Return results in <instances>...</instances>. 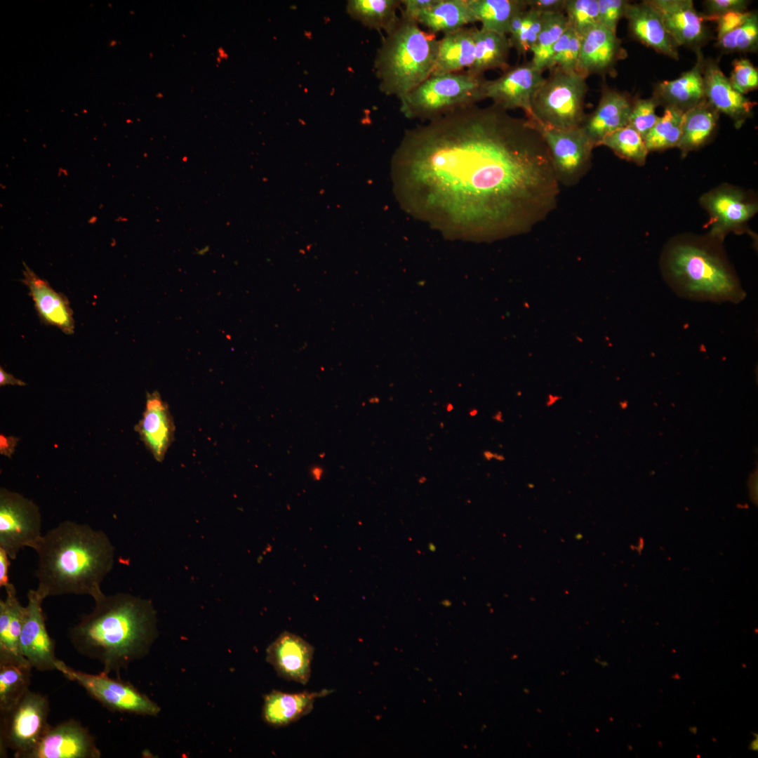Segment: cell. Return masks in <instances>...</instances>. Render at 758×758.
Returning <instances> with one entry per match:
<instances>
[{"label": "cell", "mask_w": 758, "mask_h": 758, "mask_svg": "<svg viewBox=\"0 0 758 758\" xmlns=\"http://www.w3.org/2000/svg\"><path fill=\"white\" fill-rule=\"evenodd\" d=\"M401 5V0H350L347 12L364 26L387 33L398 21L397 10Z\"/></svg>", "instance_id": "cell-32"}, {"label": "cell", "mask_w": 758, "mask_h": 758, "mask_svg": "<svg viewBox=\"0 0 758 758\" xmlns=\"http://www.w3.org/2000/svg\"><path fill=\"white\" fill-rule=\"evenodd\" d=\"M38 556L39 594L104 595L101 584L114 562V547L102 530L64 521L42 535L33 549Z\"/></svg>", "instance_id": "cell-2"}, {"label": "cell", "mask_w": 758, "mask_h": 758, "mask_svg": "<svg viewBox=\"0 0 758 758\" xmlns=\"http://www.w3.org/2000/svg\"><path fill=\"white\" fill-rule=\"evenodd\" d=\"M437 0H401L404 8L401 12L405 18L418 22L420 15L430 7Z\"/></svg>", "instance_id": "cell-46"}, {"label": "cell", "mask_w": 758, "mask_h": 758, "mask_svg": "<svg viewBox=\"0 0 758 758\" xmlns=\"http://www.w3.org/2000/svg\"><path fill=\"white\" fill-rule=\"evenodd\" d=\"M660 105L655 96L646 99H636L629 117L628 126L634 129L643 138L657 122L659 117L656 109Z\"/></svg>", "instance_id": "cell-40"}, {"label": "cell", "mask_w": 758, "mask_h": 758, "mask_svg": "<svg viewBox=\"0 0 758 758\" xmlns=\"http://www.w3.org/2000/svg\"><path fill=\"white\" fill-rule=\"evenodd\" d=\"M750 1L746 0H707L704 1L705 9L707 12L702 15L703 20H711L712 18L722 14L738 11H747Z\"/></svg>", "instance_id": "cell-44"}, {"label": "cell", "mask_w": 758, "mask_h": 758, "mask_svg": "<svg viewBox=\"0 0 758 758\" xmlns=\"http://www.w3.org/2000/svg\"><path fill=\"white\" fill-rule=\"evenodd\" d=\"M46 696L29 690L10 710L0 712V757L8 750L15 758H25L49 727Z\"/></svg>", "instance_id": "cell-8"}, {"label": "cell", "mask_w": 758, "mask_h": 758, "mask_svg": "<svg viewBox=\"0 0 758 758\" xmlns=\"http://www.w3.org/2000/svg\"><path fill=\"white\" fill-rule=\"evenodd\" d=\"M750 748H752V750H757V739H756V740H754L753 741V743H752V745H751V746H750Z\"/></svg>", "instance_id": "cell-51"}, {"label": "cell", "mask_w": 758, "mask_h": 758, "mask_svg": "<svg viewBox=\"0 0 758 758\" xmlns=\"http://www.w3.org/2000/svg\"><path fill=\"white\" fill-rule=\"evenodd\" d=\"M719 113L706 98L683 114L677 147L683 156L703 146L712 135Z\"/></svg>", "instance_id": "cell-28"}, {"label": "cell", "mask_w": 758, "mask_h": 758, "mask_svg": "<svg viewBox=\"0 0 758 758\" xmlns=\"http://www.w3.org/2000/svg\"><path fill=\"white\" fill-rule=\"evenodd\" d=\"M538 88L531 100L533 122L558 128L581 126L586 118L584 105L587 84L580 72H566L557 67Z\"/></svg>", "instance_id": "cell-7"}, {"label": "cell", "mask_w": 758, "mask_h": 758, "mask_svg": "<svg viewBox=\"0 0 758 758\" xmlns=\"http://www.w3.org/2000/svg\"><path fill=\"white\" fill-rule=\"evenodd\" d=\"M475 19L481 28L508 34L514 16L528 8L526 0H467Z\"/></svg>", "instance_id": "cell-31"}, {"label": "cell", "mask_w": 758, "mask_h": 758, "mask_svg": "<svg viewBox=\"0 0 758 758\" xmlns=\"http://www.w3.org/2000/svg\"><path fill=\"white\" fill-rule=\"evenodd\" d=\"M55 667L109 710L149 716H155L160 711L155 703L119 678L112 679L103 672L93 674L76 670L58 659Z\"/></svg>", "instance_id": "cell-10"}, {"label": "cell", "mask_w": 758, "mask_h": 758, "mask_svg": "<svg viewBox=\"0 0 758 758\" xmlns=\"http://www.w3.org/2000/svg\"><path fill=\"white\" fill-rule=\"evenodd\" d=\"M568 27L564 12L543 14L542 28L531 50L533 53L531 62L540 71L551 68L553 47Z\"/></svg>", "instance_id": "cell-34"}, {"label": "cell", "mask_w": 758, "mask_h": 758, "mask_svg": "<svg viewBox=\"0 0 758 758\" xmlns=\"http://www.w3.org/2000/svg\"><path fill=\"white\" fill-rule=\"evenodd\" d=\"M101 753L88 730L69 719L47 729L25 758H99Z\"/></svg>", "instance_id": "cell-13"}, {"label": "cell", "mask_w": 758, "mask_h": 758, "mask_svg": "<svg viewBox=\"0 0 758 758\" xmlns=\"http://www.w3.org/2000/svg\"><path fill=\"white\" fill-rule=\"evenodd\" d=\"M729 79L738 92L745 95L758 87L757 68L747 58L736 59Z\"/></svg>", "instance_id": "cell-42"}, {"label": "cell", "mask_w": 758, "mask_h": 758, "mask_svg": "<svg viewBox=\"0 0 758 758\" xmlns=\"http://www.w3.org/2000/svg\"><path fill=\"white\" fill-rule=\"evenodd\" d=\"M475 22L467 0H437L418 20V25L435 35L447 34Z\"/></svg>", "instance_id": "cell-29"}, {"label": "cell", "mask_w": 758, "mask_h": 758, "mask_svg": "<svg viewBox=\"0 0 758 758\" xmlns=\"http://www.w3.org/2000/svg\"><path fill=\"white\" fill-rule=\"evenodd\" d=\"M703 77L707 100L719 112L729 117L738 128L753 114L757 102L738 92L715 60L704 59Z\"/></svg>", "instance_id": "cell-17"}, {"label": "cell", "mask_w": 758, "mask_h": 758, "mask_svg": "<svg viewBox=\"0 0 758 758\" xmlns=\"http://www.w3.org/2000/svg\"><path fill=\"white\" fill-rule=\"evenodd\" d=\"M564 13L568 25L580 36L599 24L598 0H566Z\"/></svg>", "instance_id": "cell-39"}, {"label": "cell", "mask_w": 758, "mask_h": 758, "mask_svg": "<svg viewBox=\"0 0 758 758\" xmlns=\"http://www.w3.org/2000/svg\"><path fill=\"white\" fill-rule=\"evenodd\" d=\"M394 165L406 210L448 237L526 233L557 206L560 184L540 131L493 104L406 131Z\"/></svg>", "instance_id": "cell-1"}, {"label": "cell", "mask_w": 758, "mask_h": 758, "mask_svg": "<svg viewBox=\"0 0 758 758\" xmlns=\"http://www.w3.org/2000/svg\"><path fill=\"white\" fill-rule=\"evenodd\" d=\"M331 692L330 690L324 689L318 692L291 693L274 690L265 696L263 719L273 726H287L309 714L313 709L315 700Z\"/></svg>", "instance_id": "cell-25"}, {"label": "cell", "mask_w": 758, "mask_h": 758, "mask_svg": "<svg viewBox=\"0 0 758 758\" xmlns=\"http://www.w3.org/2000/svg\"><path fill=\"white\" fill-rule=\"evenodd\" d=\"M6 597L0 600V663L26 660L21 653L20 638L25 617V606L16 597L15 586L5 587Z\"/></svg>", "instance_id": "cell-27"}, {"label": "cell", "mask_w": 758, "mask_h": 758, "mask_svg": "<svg viewBox=\"0 0 758 758\" xmlns=\"http://www.w3.org/2000/svg\"><path fill=\"white\" fill-rule=\"evenodd\" d=\"M314 651L300 636L284 632L267 649L266 658L281 677L306 684L311 676Z\"/></svg>", "instance_id": "cell-18"}, {"label": "cell", "mask_w": 758, "mask_h": 758, "mask_svg": "<svg viewBox=\"0 0 758 758\" xmlns=\"http://www.w3.org/2000/svg\"><path fill=\"white\" fill-rule=\"evenodd\" d=\"M628 2L625 0H598L599 24L616 34L618 23L624 17Z\"/></svg>", "instance_id": "cell-43"}, {"label": "cell", "mask_w": 758, "mask_h": 758, "mask_svg": "<svg viewBox=\"0 0 758 758\" xmlns=\"http://www.w3.org/2000/svg\"><path fill=\"white\" fill-rule=\"evenodd\" d=\"M533 123L545 142L559 184L568 187L579 182L591 167L595 147L582 126L558 128Z\"/></svg>", "instance_id": "cell-9"}, {"label": "cell", "mask_w": 758, "mask_h": 758, "mask_svg": "<svg viewBox=\"0 0 758 758\" xmlns=\"http://www.w3.org/2000/svg\"><path fill=\"white\" fill-rule=\"evenodd\" d=\"M135 430L155 460L162 462L173 441L175 425L167 404L157 391L147 393L142 418Z\"/></svg>", "instance_id": "cell-21"}, {"label": "cell", "mask_w": 758, "mask_h": 758, "mask_svg": "<svg viewBox=\"0 0 758 758\" xmlns=\"http://www.w3.org/2000/svg\"><path fill=\"white\" fill-rule=\"evenodd\" d=\"M752 11L728 12L711 19L717 24V39L742 25L751 15Z\"/></svg>", "instance_id": "cell-45"}, {"label": "cell", "mask_w": 758, "mask_h": 758, "mask_svg": "<svg viewBox=\"0 0 758 758\" xmlns=\"http://www.w3.org/2000/svg\"><path fill=\"white\" fill-rule=\"evenodd\" d=\"M696 62L690 70L674 80H665L654 87L653 95L659 104L676 107L684 112L705 98L703 69L704 58L700 51Z\"/></svg>", "instance_id": "cell-24"}, {"label": "cell", "mask_w": 758, "mask_h": 758, "mask_svg": "<svg viewBox=\"0 0 758 758\" xmlns=\"http://www.w3.org/2000/svg\"><path fill=\"white\" fill-rule=\"evenodd\" d=\"M8 554L0 548V587H6L11 583L8 578L10 560Z\"/></svg>", "instance_id": "cell-49"}, {"label": "cell", "mask_w": 758, "mask_h": 758, "mask_svg": "<svg viewBox=\"0 0 758 758\" xmlns=\"http://www.w3.org/2000/svg\"><path fill=\"white\" fill-rule=\"evenodd\" d=\"M27 605L20 638V651L31 666L41 672L56 670L55 644L46 630L44 599L36 590L27 592Z\"/></svg>", "instance_id": "cell-14"}, {"label": "cell", "mask_w": 758, "mask_h": 758, "mask_svg": "<svg viewBox=\"0 0 758 758\" xmlns=\"http://www.w3.org/2000/svg\"><path fill=\"white\" fill-rule=\"evenodd\" d=\"M6 385L25 386L26 383L22 380L15 378L12 374L6 372L5 370L1 366L0 386L2 387Z\"/></svg>", "instance_id": "cell-50"}, {"label": "cell", "mask_w": 758, "mask_h": 758, "mask_svg": "<svg viewBox=\"0 0 758 758\" xmlns=\"http://www.w3.org/2000/svg\"><path fill=\"white\" fill-rule=\"evenodd\" d=\"M438 47L435 34L401 15L375 55L373 67L380 91L399 98L417 87L432 76Z\"/></svg>", "instance_id": "cell-4"}, {"label": "cell", "mask_w": 758, "mask_h": 758, "mask_svg": "<svg viewBox=\"0 0 758 758\" xmlns=\"http://www.w3.org/2000/svg\"><path fill=\"white\" fill-rule=\"evenodd\" d=\"M700 202L710 215V237L720 241L727 232L740 227L757 211L755 203L746 200L740 191L729 187L705 194Z\"/></svg>", "instance_id": "cell-16"}, {"label": "cell", "mask_w": 758, "mask_h": 758, "mask_svg": "<svg viewBox=\"0 0 758 758\" xmlns=\"http://www.w3.org/2000/svg\"><path fill=\"white\" fill-rule=\"evenodd\" d=\"M632 102L624 93L606 88L595 110L582 125L594 147L608 134L628 125Z\"/></svg>", "instance_id": "cell-23"}, {"label": "cell", "mask_w": 758, "mask_h": 758, "mask_svg": "<svg viewBox=\"0 0 758 758\" xmlns=\"http://www.w3.org/2000/svg\"><path fill=\"white\" fill-rule=\"evenodd\" d=\"M611 149L621 159L644 165L649 153L643 138L630 126L606 135L599 142Z\"/></svg>", "instance_id": "cell-36"}, {"label": "cell", "mask_w": 758, "mask_h": 758, "mask_svg": "<svg viewBox=\"0 0 758 758\" xmlns=\"http://www.w3.org/2000/svg\"><path fill=\"white\" fill-rule=\"evenodd\" d=\"M665 279L672 291L688 300L739 303L745 291L722 255L706 246L677 243L663 258Z\"/></svg>", "instance_id": "cell-5"}, {"label": "cell", "mask_w": 758, "mask_h": 758, "mask_svg": "<svg viewBox=\"0 0 758 758\" xmlns=\"http://www.w3.org/2000/svg\"><path fill=\"white\" fill-rule=\"evenodd\" d=\"M684 112L665 107L663 114L644 138L648 152L660 151L677 146L681 132Z\"/></svg>", "instance_id": "cell-35"}, {"label": "cell", "mask_w": 758, "mask_h": 758, "mask_svg": "<svg viewBox=\"0 0 758 758\" xmlns=\"http://www.w3.org/2000/svg\"><path fill=\"white\" fill-rule=\"evenodd\" d=\"M658 13L676 44L696 51L710 38L701 15L691 0H646Z\"/></svg>", "instance_id": "cell-15"}, {"label": "cell", "mask_w": 758, "mask_h": 758, "mask_svg": "<svg viewBox=\"0 0 758 758\" xmlns=\"http://www.w3.org/2000/svg\"><path fill=\"white\" fill-rule=\"evenodd\" d=\"M20 441L18 437L14 436H6L0 434V453L8 458H11L15 452V446Z\"/></svg>", "instance_id": "cell-48"}, {"label": "cell", "mask_w": 758, "mask_h": 758, "mask_svg": "<svg viewBox=\"0 0 758 758\" xmlns=\"http://www.w3.org/2000/svg\"><path fill=\"white\" fill-rule=\"evenodd\" d=\"M75 650L100 663L102 672L119 674L147 653L156 636L152 604L124 593L102 595L91 612L83 615L69 632Z\"/></svg>", "instance_id": "cell-3"}, {"label": "cell", "mask_w": 758, "mask_h": 758, "mask_svg": "<svg viewBox=\"0 0 758 758\" xmlns=\"http://www.w3.org/2000/svg\"><path fill=\"white\" fill-rule=\"evenodd\" d=\"M566 0H526L528 8L540 13L564 12Z\"/></svg>", "instance_id": "cell-47"}, {"label": "cell", "mask_w": 758, "mask_h": 758, "mask_svg": "<svg viewBox=\"0 0 758 758\" xmlns=\"http://www.w3.org/2000/svg\"><path fill=\"white\" fill-rule=\"evenodd\" d=\"M487 79L467 70L432 75L399 98L400 111L408 119L432 120L485 98Z\"/></svg>", "instance_id": "cell-6"}, {"label": "cell", "mask_w": 758, "mask_h": 758, "mask_svg": "<svg viewBox=\"0 0 758 758\" xmlns=\"http://www.w3.org/2000/svg\"><path fill=\"white\" fill-rule=\"evenodd\" d=\"M41 516L34 502L0 488V548L15 559L25 547L34 548L42 536Z\"/></svg>", "instance_id": "cell-11"}, {"label": "cell", "mask_w": 758, "mask_h": 758, "mask_svg": "<svg viewBox=\"0 0 758 758\" xmlns=\"http://www.w3.org/2000/svg\"><path fill=\"white\" fill-rule=\"evenodd\" d=\"M32 668L27 660L0 663V712L12 708L29 690Z\"/></svg>", "instance_id": "cell-33"}, {"label": "cell", "mask_w": 758, "mask_h": 758, "mask_svg": "<svg viewBox=\"0 0 758 758\" xmlns=\"http://www.w3.org/2000/svg\"><path fill=\"white\" fill-rule=\"evenodd\" d=\"M624 17L631 35L646 46L672 59H679L678 46L667 32L661 18L646 1L627 3Z\"/></svg>", "instance_id": "cell-22"}, {"label": "cell", "mask_w": 758, "mask_h": 758, "mask_svg": "<svg viewBox=\"0 0 758 758\" xmlns=\"http://www.w3.org/2000/svg\"><path fill=\"white\" fill-rule=\"evenodd\" d=\"M543 25V14L527 8L516 38L510 42L519 55H525L537 41Z\"/></svg>", "instance_id": "cell-41"}, {"label": "cell", "mask_w": 758, "mask_h": 758, "mask_svg": "<svg viewBox=\"0 0 758 758\" xmlns=\"http://www.w3.org/2000/svg\"><path fill=\"white\" fill-rule=\"evenodd\" d=\"M580 45L581 36L568 25L553 47L551 68L557 67L566 72L577 71Z\"/></svg>", "instance_id": "cell-38"}, {"label": "cell", "mask_w": 758, "mask_h": 758, "mask_svg": "<svg viewBox=\"0 0 758 758\" xmlns=\"http://www.w3.org/2000/svg\"><path fill=\"white\" fill-rule=\"evenodd\" d=\"M477 27H462L444 34L439 40L438 53L432 75L470 69L474 61Z\"/></svg>", "instance_id": "cell-26"}, {"label": "cell", "mask_w": 758, "mask_h": 758, "mask_svg": "<svg viewBox=\"0 0 758 758\" xmlns=\"http://www.w3.org/2000/svg\"><path fill=\"white\" fill-rule=\"evenodd\" d=\"M625 55L616 34L597 24L581 36L577 72L586 77L591 74L611 73Z\"/></svg>", "instance_id": "cell-19"}, {"label": "cell", "mask_w": 758, "mask_h": 758, "mask_svg": "<svg viewBox=\"0 0 758 758\" xmlns=\"http://www.w3.org/2000/svg\"><path fill=\"white\" fill-rule=\"evenodd\" d=\"M717 46L725 53L756 52L758 48V15L752 11L740 27L717 39Z\"/></svg>", "instance_id": "cell-37"}, {"label": "cell", "mask_w": 758, "mask_h": 758, "mask_svg": "<svg viewBox=\"0 0 758 758\" xmlns=\"http://www.w3.org/2000/svg\"><path fill=\"white\" fill-rule=\"evenodd\" d=\"M512 48L508 36L484 28L476 29L474 61L467 71L478 75L484 72L501 69L503 72L510 66L508 58Z\"/></svg>", "instance_id": "cell-30"}, {"label": "cell", "mask_w": 758, "mask_h": 758, "mask_svg": "<svg viewBox=\"0 0 758 758\" xmlns=\"http://www.w3.org/2000/svg\"><path fill=\"white\" fill-rule=\"evenodd\" d=\"M21 281L29 288L38 316L46 325L59 328L66 334L74 330L73 312L67 297L55 291L49 284L36 275L25 262Z\"/></svg>", "instance_id": "cell-20"}, {"label": "cell", "mask_w": 758, "mask_h": 758, "mask_svg": "<svg viewBox=\"0 0 758 758\" xmlns=\"http://www.w3.org/2000/svg\"><path fill=\"white\" fill-rule=\"evenodd\" d=\"M544 79L543 72L531 61L510 67L498 78L486 81L485 98L506 111L520 108L529 118L532 98Z\"/></svg>", "instance_id": "cell-12"}]
</instances>
